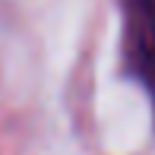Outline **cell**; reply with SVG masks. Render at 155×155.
I'll list each match as a JSON object with an SVG mask.
<instances>
[{"label": "cell", "instance_id": "1", "mask_svg": "<svg viewBox=\"0 0 155 155\" xmlns=\"http://www.w3.org/2000/svg\"><path fill=\"white\" fill-rule=\"evenodd\" d=\"M130 54L136 73L155 92V0H130Z\"/></svg>", "mask_w": 155, "mask_h": 155}]
</instances>
